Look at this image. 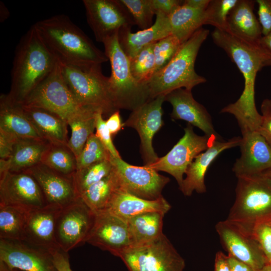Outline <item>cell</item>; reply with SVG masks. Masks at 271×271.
<instances>
[{
	"instance_id": "8992f818",
	"label": "cell",
	"mask_w": 271,
	"mask_h": 271,
	"mask_svg": "<svg viewBox=\"0 0 271 271\" xmlns=\"http://www.w3.org/2000/svg\"><path fill=\"white\" fill-rule=\"evenodd\" d=\"M102 43L111 65L109 88L116 109L132 111L151 100L147 86L138 82L133 77L128 58L119 44L118 34Z\"/></svg>"
},
{
	"instance_id": "9c48e42d",
	"label": "cell",
	"mask_w": 271,
	"mask_h": 271,
	"mask_svg": "<svg viewBox=\"0 0 271 271\" xmlns=\"http://www.w3.org/2000/svg\"><path fill=\"white\" fill-rule=\"evenodd\" d=\"M128 271H183L184 259L163 233L154 241L132 246L119 256Z\"/></svg>"
},
{
	"instance_id": "e575fe53",
	"label": "cell",
	"mask_w": 271,
	"mask_h": 271,
	"mask_svg": "<svg viewBox=\"0 0 271 271\" xmlns=\"http://www.w3.org/2000/svg\"><path fill=\"white\" fill-rule=\"evenodd\" d=\"M42 164L62 174L73 176L77 171V159L68 144H50Z\"/></svg>"
},
{
	"instance_id": "e0dca14e",
	"label": "cell",
	"mask_w": 271,
	"mask_h": 271,
	"mask_svg": "<svg viewBox=\"0 0 271 271\" xmlns=\"http://www.w3.org/2000/svg\"><path fill=\"white\" fill-rule=\"evenodd\" d=\"M0 260L12 270L58 271L50 250L25 240L0 239Z\"/></svg>"
},
{
	"instance_id": "603a6c76",
	"label": "cell",
	"mask_w": 271,
	"mask_h": 271,
	"mask_svg": "<svg viewBox=\"0 0 271 271\" xmlns=\"http://www.w3.org/2000/svg\"><path fill=\"white\" fill-rule=\"evenodd\" d=\"M61 208L52 205L30 211L24 239L50 250L58 247L55 239L57 218Z\"/></svg>"
},
{
	"instance_id": "c3c4849f",
	"label": "cell",
	"mask_w": 271,
	"mask_h": 271,
	"mask_svg": "<svg viewBox=\"0 0 271 271\" xmlns=\"http://www.w3.org/2000/svg\"><path fill=\"white\" fill-rule=\"evenodd\" d=\"M54 264L58 271H73L70 267L67 252L58 247L51 251Z\"/></svg>"
},
{
	"instance_id": "5b68a950",
	"label": "cell",
	"mask_w": 271,
	"mask_h": 271,
	"mask_svg": "<svg viewBox=\"0 0 271 271\" xmlns=\"http://www.w3.org/2000/svg\"><path fill=\"white\" fill-rule=\"evenodd\" d=\"M60 64L68 88L82 106L111 115L117 110L109 88V77L102 73L101 65L75 66Z\"/></svg>"
},
{
	"instance_id": "bcb514c9",
	"label": "cell",
	"mask_w": 271,
	"mask_h": 271,
	"mask_svg": "<svg viewBox=\"0 0 271 271\" xmlns=\"http://www.w3.org/2000/svg\"><path fill=\"white\" fill-rule=\"evenodd\" d=\"M19 138L0 128V159H9Z\"/></svg>"
},
{
	"instance_id": "d6986e66",
	"label": "cell",
	"mask_w": 271,
	"mask_h": 271,
	"mask_svg": "<svg viewBox=\"0 0 271 271\" xmlns=\"http://www.w3.org/2000/svg\"><path fill=\"white\" fill-rule=\"evenodd\" d=\"M239 147L232 168L237 178L258 176L271 167V147L257 131L242 133Z\"/></svg>"
},
{
	"instance_id": "1f68e13d",
	"label": "cell",
	"mask_w": 271,
	"mask_h": 271,
	"mask_svg": "<svg viewBox=\"0 0 271 271\" xmlns=\"http://www.w3.org/2000/svg\"><path fill=\"white\" fill-rule=\"evenodd\" d=\"M120 189L118 177L113 165L109 175L89 187L80 198L96 213L105 210L115 193Z\"/></svg>"
},
{
	"instance_id": "f6af8a7d",
	"label": "cell",
	"mask_w": 271,
	"mask_h": 271,
	"mask_svg": "<svg viewBox=\"0 0 271 271\" xmlns=\"http://www.w3.org/2000/svg\"><path fill=\"white\" fill-rule=\"evenodd\" d=\"M258 20L261 27L262 36L271 33V0H256Z\"/></svg>"
},
{
	"instance_id": "5bb4252c",
	"label": "cell",
	"mask_w": 271,
	"mask_h": 271,
	"mask_svg": "<svg viewBox=\"0 0 271 271\" xmlns=\"http://www.w3.org/2000/svg\"><path fill=\"white\" fill-rule=\"evenodd\" d=\"M215 230L228 254L247 264L255 271H261L268 263L252 232L227 219L218 222Z\"/></svg>"
},
{
	"instance_id": "9f6ffc18",
	"label": "cell",
	"mask_w": 271,
	"mask_h": 271,
	"mask_svg": "<svg viewBox=\"0 0 271 271\" xmlns=\"http://www.w3.org/2000/svg\"><path fill=\"white\" fill-rule=\"evenodd\" d=\"M261 271H271V263H267L266 264Z\"/></svg>"
},
{
	"instance_id": "836d02e7",
	"label": "cell",
	"mask_w": 271,
	"mask_h": 271,
	"mask_svg": "<svg viewBox=\"0 0 271 271\" xmlns=\"http://www.w3.org/2000/svg\"><path fill=\"white\" fill-rule=\"evenodd\" d=\"M97 111L88 109L76 116L68 122L71 136L68 146L76 157L79 156L89 137L95 129V117Z\"/></svg>"
},
{
	"instance_id": "7402d4cb",
	"label": "cell",
	"mask_w": 271,
	"mask_h": 271,
	"mask_svg": "<svg viewBox=\"0 0 271 271\" xmlns=\"http://www.w3.org/2000/svg\"><path fill=\"white\" fill-rule=\"evenodd\" d=\"M241 141L240 137H233L226 141L216 139L206 151L196 156L188 167L182 184L179 188L183 194L190 196L194 191L205 193V177L211 164L225 150L239 146Z\"/></svg>"
},
{
	"instance_id": "b9f144b4",
	"label": "cell",
	"mask_w": 271,
	"mask_h": 271,
	"mask_svg": "<svg viewBox=\"0 0 271 271\" xmlns=\"http://www.w3.org/2000/svg\"><path fill=\"white\" fill-rule=\"evenodd\" d=\"M251 232L269 263L271 260L270 221L256 223L252 227Z\"/></svg>"
},
{
	"instance_id": "db71d44e",
	"label": "cell",
	"mask_w": 271,
	"mask_h": 271,
	"mask_svg": "<svg viewBox=\"0 0 271 271\" xmlns=\"http://www.w3.org/2000/svg\"><path fill=\"white\" fill-rule=\"evenodd\" d=\"M210 2V0H185L183 3L190 7L206 9Z\"/></svg>"
},
{
	"instance_id": "2e32d148",
	"label": "cell",
	"mask_w": 271,
	"mask_h": 271,
	"mask_svg": "<svg viewBox=\"0 0 271 271\" xmlns=\"http://www.w3.org/2000/svg\"><path fill=\"white\" fill-rule=\"evenodd\" d=\"M47 205L39 184L29 173L8 172L0 176V205L32 211Z\"/></svg>"
},
{
	"instance_id": "44dd1931",
	"label": "cell",
	"mask_w": 271,
	"mask_h": 271,
	"mask_svg": "<svg viewBox=\"0 0 271 271\" xmlns=\"http://www.w3.org/2000/svg\"><path fill=\"white\" fill-rule=\"evenodd\" d=\"M191 91L181 88L165 96V101L173 107L172 118L185 120L200 129L205 135L221 139L214 128L210 114L203 105L194 99Z\"/></svg>"
},
{
	"instance_id": "d590c367",
	"label": "cell",
	"mask_w": 271,
	"mask_h": 271,
	"mask_svg": "<svg viewBox=\"0 0 271 271\" xmlns=\"http://www.w3.org/2000/svg\"><path fill=\"white\" fill-rule=\"evenodd\" d=\"M113 169V164L110 159L77 170L73 177L79 197L91 185L109 175Z\"/></svg>"
},
{
	"instance_id": "d4e9b609",
	"label": "cell",
	"mask_w": 271,
	"mask_h": 271,
	"mask_svg": "<svg viewBox=\"0 0 271 271\" xmlns=\"http://www.w3.org/2000/svg\"><path fill=\"white\" fill-rule=\"evenodd\" d=\"M50 144L42 139L19 138L10 157L0 159V176L8 172H25L41 164Z\"/></svg>"
},
{
	"instance_id": "484cf974",
	"label": "cell",
	"mask_w": 271,
	"mask_h": 271,
	"mask_svg": "<svg viewBox=\"0 0 271 271\" xmlns=\"http://www.w3.org/2000/svg\"><path fill=\"white\" fill-rule=\"evenodd\" d=\"M254 1L238 0L227 19L226 32L246 43L258 45L261 27L253 10Z\"/></svg>"
},
{
	"instance_id": "30bf717a",
	"label": "cell",
	"mask_w": 271,
	"mask_h": 271,
	"mask_svg": "<svg viewBox=\"0 0 271 271\" xmlns=\"http://www.w3.org/2000/svg\"><path fill=\"white\" fill-rule=\"evenodd\" d=\"M216 139H220L197 134L193 126L188 123L184 128V134L173 148L165 156L147 166L158 172L163 171L171 175L180 188L189 166L196 156L206 151Z\"/></svg>"
},
{
	"instance_id": "6da1fadb",
	"label": "cell",
	"mask_w": 271,
	"mask_h": 271,
	"mask_svg": "<svg viewBox=\"0 0 271 271\" xmlns=\"http://www.w3.org/2000/svg\"><path fill=\"white\" fill-rule=\"evenodd\" d=\"M211 36L214 43L236 64L244 80V88L239 98L224 107L220 112L232 114L241 133L257 131L261 115L255 105V79L257 72L270 57L259 44L246 43L225 31L215 29Z\"/></svg>"
},
{
	"instance_id": "f5cc1de1",
	"label": "cell",
	"mask_w": 271,
	"mask_h": 271,
	"mask_svg": "<svg viewBox=\"0 0 271 271\" xmlns=\"http://www.w3.org/2000/svg\"><path fill=\"white\" fill-rule=\"evenodd\" d=\"M259 44L271 58V33L266 36H262Z\"/></svg>"
},
{
	"instance_id": "ab89813d",
	"label": "cell",
	"mask_w": 271,
	"mask_h": 271,
	"mask_svg": "<svg viewBox=\"0 0 271 271\" xmlns=\"http://www.w3.org/2000/svg\"><path fill=\"white\" fill-rule=\"evenodd\" d=\"M142 30L150 28L155 14L151 0H120Z\"/></svg>"
},
{
	"instance_id": "f907efd6",
	"label": "cell",
	"mask_w": 271,
	"mask_h": 271,
	"mask_svg": "<svg viewBox=\"0 0 271 271\" xmlns=\"http://www.w3.org/2000/svg\"><path fill=\"white\" fill-rule=\"evenodd\" d=\"M227 259L231 271H255L247 264L229 254L227 255Z\"/></svg>"
},
{
	"instance_id": "ba28073f",
	"label": "cell",
	"mask_w": 271,
	"mask_h": 271,
	"mask_svg": "<svg viewBox=\"0 0 271 271\" xmlns=\"http://www.w3.org/2000/svg\"><path fill=\"white\" fill-rule=\"evenodd\" d=\"M21 104L47 109L67 122L86 110L92 109L82 106L75 99L65 83L58 61L50 74Z\"/></svg>"
},
{
	"instance_id": "4fadbf2b",
	"label": "cell",
	"mask_w": 271,
	"mask_h": 271,
	"mask_svg": "<svg viewBox=\"0 0 271 271\" xmlns=\"http://www.w3.org/2000/svg\"><path fill=\"white\" fill-rule=\"evenodd\" d=\"M117 174L120 189L138 197L154 200L163 197L162 192L170 182L169 178L144 165L129 164L121 158L111 156Z\"/></svg>"
},
{
	"instance_id": "ffe728a7",
	"label": "cell",
	"mask_w": 271,
	"mask_h": 271,
	"mask_svg": "<svg viewBox=\"0 0 271 271\" xmlns=\"http://www.w3.org/2000/svg\"><path fill=\"white\" fill-rule=\"evenodd\" d=\"M39 184L47 204L62 209L79 198L73 176L59 173L41 163L27 171Z\"/></svg>"
},
{
	"instance_id": "8d00e7d4",
	"label": "cell",
	"mask_w": 271,
	"mask_h": 271,
	"mask_svg": "<svg viewBox=\"0 0 271 271\" xmlns=\"http://www.w3.org/2000/svg\"><path fill=\"white\" fill-rule=\"evenodd\" d=\"M154 44L145 47L135 57L128 59L133 77L138 82L145 85L155 73Z\"/></svg>"
},
{
	"instance_id": "680465c9",
	"label": "cell",
	"mask_w": 271,
	"mask_h": 271,
	"mask_svg": "<svg viewBox=\"0 0 271 271\" xmlns=\"http://www.w3.org/2000/svg\"><path fill=\"white\" fill-rule=\"evenodd\" d=\"M13 271H23V270H21L17 269H13Z\"/></svg>"
},
{
	"instance_id": "8fae6325",
	"label": "cell",
	"mask_w": 271,
	"mask_h": 271,
	"mask_svg": "<svg viewBox=\"0 0 271 271\" xmlns=\"http://www.w3.org/2000/svg\"><path fill=\"white\" fill-rule=\"evenodd\" d=\"M95 219V213L81 198L61 209L55 230L58 246L68 252L86 242Z\"/></svg>"
},
{
	"instance_id": "4dcf8cb0",
	"label": "cell",
	"mask_w": 271,
	"mask_h": 271,
	"mask_svg": "<svg viewBox=\"0 0 271 271\" xmlns=\"http://www.w3.org/2000/svg\"><path fill=\"white\" fill-rule=\"evenodd\" d=\"M205 9L196 8L183 4L169 16L171 35L182 43L187 41L203 25Z\"/></svg>"
},
{
	"instance_id": "681fc988",
	"label": "cell",
	"mask_w": 271,
	"mask_h": 271,
	"mask_svg": "<svg viewBox=\"0 0 271 271\" xmlns=\"http://www.w3.org/2000/svg\"><path fill=\"white\" fill-rule=\"evenodd\" d=\"M105 122L112 136L116 134L124 127L123 123L121 122L119 110L113 112Z\"/></svg>"
},
{
	"instance_id": "74e56055",
	"label": "cell",
	"mask_w": 271,
	"mask_h": 271,
	"mask_svg": "<svg viewBox=\"0 0 271 271\" xmlns=\"http://www.w3.org/2000/svg\"><path fill=\"white\" fill-rule=\"evenodd\" d=\"M238 0H210L204 12L203 25H210L215 29L226 31L230 12Z\"/></svg>"
},
{
	"instance_id": "ee69618b",
	"label": "cell",
	"mask_w": 271,
	"mask_h": 271,
	"mask_svg": "<svg viewBox=\"0 0 271 271\" xmlns=\"http://www.w3.org/2000/svg\"><path fill=\"white\" fill-rule=\"evenodd\" d=\"M261 118L257 131L271 147V99H264L261 104Z\"/></svg>"
},
{
	"instance_id": "277c9868",
	"label": "cell",
	"mask_w": 271,
	"mask_h": 271,
	"mask_svg": "<svg viewBox=\"0 0 271 271\" xmlns=\"http://www.w3.org/2000/svg\"><path fill=\"white\" fill-rule=\"evenodd\" d=\"M209 34V30L200 28L181 45L167 65L153 75L146 84L151 99L181 88L192 90L206 82V78L195 71V63Z\"/></svg>"
},
{
	"instance_id": "f35d334b",
	"label": "cell",
	"mask_w": 271,
	"mask_h": 271,
	"mask_svg": "<svg viewBox=\"0 0 271 271\" xmlns=\"http://www.w3.org/2000/svg\"><path fill=\"white\" fill-rule=\"evenodd\" d=\"M111 154L94 133L88 139L77 158V170L91 164L110 159Z\"/></svg>"
},
{
	"instance_id": "4316f807",
	"label": "cell",
	"mask_w": 271,
	"mask_h": 271,
	"mask_svg": "<svg viewBox=\"0 0 271 271\" xmlns=\"http://www.w3.org/2000/svg\"><path fill=\"white\" fill-rule=\"evenodd\" d=\"M171 208V205L164 197L154 200H147L120 189L115 193L105 210L127 220L149 212L158 211L166 214Z\"/></svg>"
},
{
	"instance_id": "11a10c76",
	"label": "cell",
	"mask_w": 271,
	"mask_h": 271,
	"mask_svg": "<svg viewBox=\"0 0 271 271\" xmlns=\"http://www.w3.org/2000/svg\"><path fill=\"white\" fill-rule=\"evenodd\" d=\"M259 175L271 184V167Z\"/></svg>"
},
{
	"instance_id": "ac0fdd59",
	"label": "cell",
	"mask_w": 271,
	"mask_h": 271,
	"mask_svg": "<svg viewBox=\"0 0 271 271\" xmlns=\"http://www.w3.org/2000/svg\"><path fill=\"white\" fill-rule=\"evenodd\" d=\"M86 242L119 257L132 246L126 220L107 210L96 212L94 223Z\"/></svg>"
},
{
	"instance_id": "f546056e",
	"label": "cell",
	"mask_w": 271,
	"mask_h": 271,
	"mask_svg": "<svg viewBox=\"0 0 271 271\" xmlns=\"http://www.w3.org/2000/svg\"><path fill=\"white\" fill-rule=\"evenodd\" d=\"M165 214L153 211L139 214L126 220L132 246L152 242L163 234Z\"/></svg>"
},
{
	"instance_id": "d6a6232c",
	"label": "cell",
	"mask_w": 271,
	"mask_h": 271,
	"mask_svg": "<svg viewBox=\"0 0 271 271\" xmlns=\"http://www.w3.org/2000/svg\"><path fill=\"white\" fill-rule=\"evenodd\" d=\"M30 211L19 207L0 205V239L24 240Z\"/></svg>"
},
{
	"instance_id": "f1b7e54d",
	"label": "cell",
	"mask_w": 271,
	"mask_h": 271,
	"mask_svg": "<svg viewBox=\"0 0 271 271\" xmlns=\"http://www.w3.org/2000/svg\"><path fill=\"white\" fill-rule=\"evenodd\" d=\"M0 128L18 138L44 140L26 114L21 104L7 94L0 96Z\"/></svg>"
},
{
	"instance_id": "91938a15",
	"label": "cell",
	"mask_w": 271,
	"mask_h": 271,
	"mask_svg": "<svg viewBox=\"0 0 271 271\" xmlns=\"http://www.w3.org/2000/svg\"><path fill=\"white\" fill-rule=\"evenodd\" d=\"M269 263H271V260H270V262Z\"/></svg>"
},
{
	"instance_id": "7bdbcfd3",
	"label": "cell",
	"mask_w": 271,
	"mask_h": 271,
	"mask_svg": "<svg viewBox=\"0 0 271 271\" xmlns=\"http://www.w3.org/2000/svg\"><path fill=\"white\" fill-rule=\"evenodd\" d=\"M103 113L97 112L95 117V135L101 141L111 155L114 158H121L118 151L113 144L112 136L107 128Z\"/></svg>"
},
{
	"instance_id": "52a82bcc",
	"label": "cell",
	"mask_w": 271,
	"mask_h": 271,
	"mask_svg": "<svg viewBox=\"0 0 271 271\" xmlns=\"http://www.w3.org/2000/svg\"><path fill=\"white\" fill-rule=\"evenodd\" d=\"M226 219L250 232L256 223L270 221L271 184L260 175L238 178Z\"/></svg>"
},
{
	"instance_id": "7c38bea8",
	"label": "cell",
	"mask_w": 271,
	"mask_h": 271,
	"mask_svg": "<svg viewBox=\"0 0 271 271\" xmlns=\"http://www.w3.org/2000/svg\"><path fill=\"white\" fill-rule=\"evenodd\" d=\"M87 23L97 42L118 34L122 28L135 25L120 0H83Z\"/></svg>"
},
{
	"instance_id": "816d5d0a",
	"label": "cell",
	"mask_w": 271,
	"mask_h": 271,
	"mask_svg": "<svg viewBox=\"0 0 271 271\" xmlns=\"http://www.w3.org/2000/svg\"><path fill=\"white\" fill-rule=\"evenodd\" d=\"M214 271H231L227 261V255L222 251H218L215 255Z\"/></svg>"
},
{
	"instance_id": "9a60e30c",
	"label": "cell",
	"mask_w": 271,
	"mask_h": 271,
	"mask_svg": "<svg viewBox=\"0 0 271 271\" xmlns=\"http://www.w3.org/2000/svg\"><path fill=\"white\" fill-rule=\"evenodd\" d=\"M165 96H158L131 111L123 122L124 126L133 128L139 133L141 153L145 165H151L159 159L152 143L154 136L164 124L162 105Z\"/></svg>"
},
{
	"instance_id": "3957f363",
	"label": "cell",
	"mask_w": 271,
	"mask_h": 271,
	"mask_svg": "<svg viewBox=\"0 0 271 271\" xmlns=\"http://www.w3.org/2000/svg\"><path fill=\"white\" fill-rule=\"evenodd\" d=\"M57 62L33 25L16 49L8 95L14 101L22 103L50 74Z\"/></svg>"
},
{
	"instance_id": "83f0119b",
	"label": "cell",
	"mask_w": 271,
	"mask_h": 271,
	"mask_svg": "<svg viewBox=\"0 0 271 271\" xmlns=\"http://www.w3.org/2000/svg\"><path fill=\"white\" fill-rule=\"evenodd\" d=\"M21 105L26 114L44 140L52 144H68V124L66 121L47 109Z\"/></svg>"
},
{
	"instance_id": "cb8c5ba5",
	"label": "cell",
	"mask_w": 271,
	"mask_h": 271,
	"mask_svg": "<svg viewBox=\"0 0 271 271\" xmlns=\"http://www.w3.org/2000/svg\"><path fill=\"white\" fill-rule=\"evenodd\" d=\"M156 16L155 22L148 29L132 33L131 27H126L119 31V44L129 59L135 57L145 47L171 35L169 17L160 13Z\"/></svg>"
},
{
	"instance_id": "94428289",
	"label": "cell",
	"mask_w": 271,
	"mask_h": 271,
	"mask_svg": "<svg viewBox=\"0 0 271 271\" xmlns=\"http://www.w3.org/2000/svg\"><path fill=\"white\" fill-rule=\"evenodd\" d=\"M270 222H271V221H270Z\"/></svg>"
},
{
	"instance_id": "60d3db41",
	"label": "cell",
	"mask_w": 271,
	"mask_h": 271,
	"mask_svg": "<svg viewBox=\"0 0 271 271\" xmlns=\"http://www.w3.org/2000/svg\"><path fill=\"white\" fill-rule=\"evenodd\" d=\"M182 44L177 38L170 35L154 44L153 51L155 58L154 74L167 65Z\"/></svg>"
},
{
	"instance_id": "7a4b0ae2",
	"label": "cell",
	"mask_w": 271,
	"mask_h": 271,
	"mask_svg": "<svg viewBox=\"0 0 271 271\" xmlns=\"http://www.w3.org/2000/svg\"><path fill=\"white\" fill-rule=\"evenodd\" d=\"M33 26L46 47L61 64L84 66L108 61L105 53L66 15H55Z\"/></svg>"
},
{
	"instance_id": "7dc6e473",
	"label": "cell",
	"mask_w": 271,
	"mask_h": 271,
	"mask_svg": "<svg viewBox=\"0 0 271 271\" xmlns=\"http://www.w3.org/2000/svg\"><path fill=\"white\" fill-rule=\"evenodd\" d=\"M155 14L162 13L168 17L171 15L183 2L181 0H151Z\"/></svg>"
},
{
	"instance_id": "6f0895ef",
	"label": "cell",
	"mask_w": 271,
	"mask_h": 271,
	"mask_svg": "<svg viewBox=\"0 0 271 271\" xmlns=\"http://www.w3.org/2000/svg\"><path fill=\"white\" fill-rule=\"evenodd\" d=\"M271 66V58L267 60L264 64V66Z\"/></svg>"
}]
</instances>
